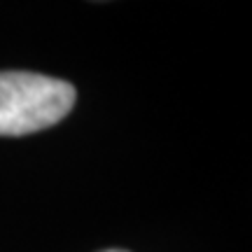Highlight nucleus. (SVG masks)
<instances>
[{"mask_svg": "<svg viewBox=\"0 0 252 252\" xmlns=\"http://www.w3.org/2000/svg\"><path fill=\"white\" fill-rule=\"evenodd\" d=\"M70 82L37 72H0V135H28L59 124L75 105Z\"/></svg>", "mask_w": 252, "mask_h": 252, "instance_id": "nucleus-1", "label": "nucleus"}, {"mask_svg": "<svg viewBox=\"0 0 252 252\" xmlns=\"http://www.w3.org/2000/svg\"><path fill=\"white\" fill-rule=\"evenodd\" d=\"M100 252H126V250H100Z\"/></svg>", "mask_w": 252, "mask_h": 252, "instance_id": "nucleus-2", "label": "nucleus"}]
</instances>
